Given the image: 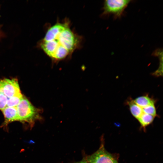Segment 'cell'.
Instances as JSON below:
<instances>
[{"label": "cell", "instance_id": "1", "mask_svg": "<svg viewBox=\"0 0 163 163\" xmlns=\"http://www.w3.org/2000/svg\"><path fill=\"white\" fill-rule=\"evenodd\" d=\"M80 41L68 22H58L48 29L41 47L52 61L56 62L70 55L78 46Z\"/></svg>", "mask_w": 163, "mask_h": 163}, {"label": "cell", "instance_id": "2", "mask_svg": "<svg viewBox=\"0 0 163 163\" xmlns=\"http://www.w3.org/2000/svg\"><path fill=\"white\" fill-rule=\"evenodd\" d=\"M16 109L18 121L27 123L31 127L36 121L41 119L40 110L34 107L24 97H23Z\"/></svg>", "mask_w": 163, "mask_h": 163}, {"label": "cell", "instance_id": "3", "mask_svg": "<svg viewBox=\"0 0 163 163\" xmlns=\"http://www.w3.org/2000/svg\"><path fill=\"white\" fill-rule=\"evenodd\" d=\"M130 1L129 0H106L104 2L103 14H112L115 17H120Z\"/></svg>", "mask_w": 163, "mask_h": 163}, {"label": "cell", "instance_id": "4", "mask_svg": "<svg viewBox=\"0 0 163 163\" xmlns=\"http://www.w3.org/2000/svg\"><path fill=\"white\" fill-rule=\"evenodd\" d=\"M85 158L88 163H119L113 155L106 149L103 143L97 151Z\"/></svg>", "mask_w": 163, "mask_h": 163}, {"label": "cell", "instance_id": "5", "mask_svg": "<svg viewBox=\"0 0 163 163\" xmlns=\"http://www.w3.org/2000/svg\"><path fill=\"white\" fill-rule=\"evenodd\" d=\"M0 88L8 100L21 94L18 80L16 78L0 80Z\"/></svg>", "mask_w": 163, "mask_h": 163}, {"label": "cell", "instance_id": "6", "mask_svg": "<svg viewBox=\"0 0 163 163\" xmlns=\"http://www.w3.org/2000/svg\"><path fill=\"white\" fill-rule=\"evenodd\" d=\"M2 111L5 118L2 126L4 128H6L9 123L18 121L16 107H6Z\"/></svg>", "mask_w": 163, "mask_h": 163}, {"label": "cell", "instance_id": "7", "mask_svg": "<svg viewBox=\"0 0 163 163\" xmlns=\"http://www.w3.org/2000/svg\"><path fill=\"white\" fill-rule=\"evenodd\" d=\"M133 101L136 104L142 108L148 105L154 104V101L146 96L138 97Z\"/></svg>", "mask_w": 163, "mask_h": 163}, {"label": "cell", "instance_id": "8", "mask_svg": "<svg viewBox=\"0 0 163 163\" xmlns=\"http://www.w3.org/2000/svg\"><path fill=\"white\" fill-rule=\"evenodd\" d=\"M128 104L132 114L137 119L143 113L142 108L136 104L133 100L129 101Z\"/></svg>", "mask_w": 163, "mask_h": 163}, {"label": "cell", "instance_id": "9", "mask_svg": "<svg viewBox=\"0 0 163 163\" xmlns=\"http://www.w3.org/2000/svg\"><path fill=\"white\" fill-rule=\"evenodd\" d=\"M155 117L143 113L137 119L141 126L145 127L152 123Z\"/></svg>", "mask_w": 163, "mask_h": 163}, {"label": "cell", "instance_id": "10", "mask_svg": "<svg viewBox=\"0 0 163 163\" xmlns=\"http://www.w3.org/2000/svg\"><path fill=\"white\" fill-rule=\"evenodd\" d=\"M23 97V96L21 94L8 99L6 107H16L20 103Z\"/></svg>", "mask_w": 163, "mask_h": 163}, {"label": "cell", "instance_id": "11", "mask_svg": "<svg viewBox=\"0 0 163 163\" xmlns=\"http://www.w3.org/2000/svg\"><path fill=\"white\" fill-rule=\"evenodd\" d=\"M161 50H158L156 51L155 53L156 54V56H158L160 60V65L157 69L153 73V75L156 76H159L162 75V51Z\"/></svg>", "mask_w": 163, "mask_h": 163}, {"label": "cell", "instance_id": "12", "mask_svg": "<svg viewBox=\"0 0 163 163\" xmlns=\"http://www.w3.org/2000/svg\"><path fill=\"white\" fill-rule=\"evenodd\" d=\"M143 113H146L154 117L156 116V111L154 104L148 105L142 108Z\"/></svg>", "mask_w": 163, "mask_h": 163}, {"label": "cell", "instance_id": "13", "mask_svg": "<svg viewBox=\"0 0 163 163\" xmlns=\"http://www.w3.org/2000/svg\"><path fill=\"white\" fill-rule=\"evenodd\" d=\"M8 98L0 88V110L2 111L6 107Z\"/></svg>", "mask_w": 163, "mask_h": 163}, {"label": "cell", "instance_id": "14", "mask_svg": "<svg viewBox=\"0 0 163 163\" xmlns=\"http://www.w3.org/2000/svg\"><path fill=\"white\" fill-rule=\"evenodd\" d=\"M78 163H88L86 160L85 158H84L82 160Z\"/></svg>", "mask_w": 163, "mask_h": 163}, {"label": "cell", "instance_id": "15", "mask_svg": "<svg viewBox=\"0 0 163 163\" xmlns=\"http://www.w3.org/2000/svg\"><path fill=\"white\" fill-rule=\"evenodd\" d=\"M78 163V162H77V163Z\"/></svg>", "mask_w": 163, "mask_h": 163}]
</instances>
